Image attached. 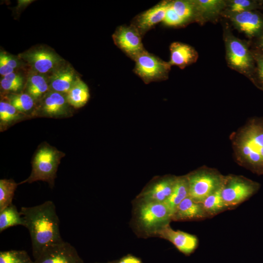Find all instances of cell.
I'll list each match as a JSON object with an SVG mask.
<instances>
[{
	"label": "cell",
	"mask_w": 263,
	"mask_h": 263,
	"mask_svg": "<svg viewBox=\"0 0 263 263\" xmlns=\"http://www.w3.org/2000/svg\"><path fill=\"white\" fill-rule=\"evenodd\" d=\"M19 212L30 233L35 260L47 247L63 241L59 230V218L53 201H47L33 207H23Z\"/></svg>",
	"instance_id": "obj_1"
},
{
	"label": "cell",
	"mask_w": 263,
	"mask_h": 263,
	"mask_svg": "<svg viewBox=\"0 0 263 263\" xmlns=\"http://www.w3.org/2000/svg\"><path fill=\"white\" fill-rule=\"evenodd\" d=\"M234 146L242 166L263 175V119L250 120L236 134Z\"/></svg>",
	"instance_id": "obj_2"
},
{
	"label": "cell",
	"mask_w": 263,
	"mask_h": 263,
	"mask_svg": "<svg viewBox=\"0 0 263 263\" xmlns=\"http://www.w3.org/2000/svg\"><path fill=\"white\" fill-rule=\"evenodd\" d=\"M133 211L135 229L145 237H157L172 221V212L165 203L135 201Z\"/></svg>",
	"instance_id": "obj_3"
},
{
	"label": "cell",
	"mask_w": 263,
	"mask_h": 263,
	"mask_svg": "<svg viewBox=\"0 0 263 263\" xmlns=\"http://www.w3.org/2000/svg\"><path fill=\"white\" fill-rule=\"evenodd\" d=\"M65 155L64 152L47 143L40 145L34 154L30 175L19 185L42 181L53 188L58 166Z\"/></svg>",
	"instance_id": "obj_4"
},
{
	"label": "cell",
	"mask_w": 263,
	"mask_h": 263,
	"mask_svg": "<svg viewBox=\"0 0 263 263\" xmlns=\"http://www.w3.org/2000/svg\"><path fill=\"white\" fill-rule=\"evenodd\" d=\"M260 188V185L243 176L228 175L224 177L221 187L224 204L229 209L249 199Z\"/></svg>",
	"instance_id": "obj_5"
},
{
	"label": "cell",
	"mask_w": 263,
	"mask_h": 263,
	"mask_svg": "<svg viewBox=\"0 0 263 263\" xmlns=\"http://www.w3.org/2000/svg\"><path fill=\"white\" fill-rule=\"evenodd\" d=\"M223 176L210 169H200L188 175V196L198 203L221 187Z\"/></svg>",
	"instance_id": "obj_6"
},
{
	"label": "cell",
	"mask_w": 263,
	"mask_h": 263,
	"mask_svg": "<svg viewBox=\"0 0 263 263\" xmlns=\"http://www.w3.org/2000/svg\"><path fill=\"white\" fill-rule=\"evenodd\" d=\"M133 72L145 84L165 80L169 77L171 65L147 50L134 60Z\"/></svg>",
	"instance_id": "obj_7"
},
{
	"label": "cell",
	"mask_w": 263,
	"mask_h": 263,
	"mask_svg": "<svg viewBox=\"0 0 263 263\" xmlns=\"http://www.w3.org/2000/svg\"><path fill=\"white\" fill-rule=\"evenodd\" d=\"M226 58L229 66L244 75H249L254 66V58L246 44L232 35L225 37Z\"/></svg>",
	"instance_id": "obj_8"
},
{
	"label": "cell",
	"mask_w": 263,
	"mask_h": 263,
	"mask_svg": "<svg viewBox=\"0 0 263 263\" xmlns=\"http://www.w3.org/2000/svg\"><path fill=\"white\" fill-rule=\"evenodd\" d=\"M142 37L131 25L118 26L112 35L114 44L133 61L146 50L142 41Z\"/></svg>",
	"instance_id": "obj_9"
},
{
	"label": "cell",
	"mask_w": 263,
	"mask_h": 263,
	"mask_svg": "<svg viewBox=\"0 0 263 263\" xmlns=\"http://www.w3.org/2000/svg\"><path fill=\"white\" fill-rule=\"evenodd\" d=\"M66 94L49 91L41 98L33 115L50 118L68 117L72 115Z\"/></svg>",
	"instance_id": "obj_10"
},
{
	"label": "cell",
	"mask_w": 263,
	"mask_h": 263,
	"mask_svg": "<svg viewBox=\"0 0 263 263\" xmlns=\"http://www.w3.org/2000/svg\"><path fill=\"white\" fill-rule=\"evenodd\" d=\"M19 56L35 71L40 74L54 71L63 60L52 50L42 48L28 50Z\"/></svg>",
	"instance_id": "obj_11"
},
{
	"label": "cell",
	"mask_w": 263,
	"mask_h": 263,
	"mask_svg": "<svg viewBox=\"0 0 263 263\" xmlns=\"http://www.w3.org/2000/svg\"><path fill=\"white\" fill-rule=\"evenodd\" d=\"M34 263H84L76 249L68 242L54 244L47 247Z\"/></svg>",
	"instance_id": "obj_12"
},
{
	"label": "cell",
	"mask_w": 263,
	"mask_h": 263,
	"mask_svg": "<svg viewBox=\"0 0 263 263\" xmlns=\"http://www.w3.org/2000/svg\"><path fill=\"white\" fill-rule=\"evenodd\" d=\"M170 0H163L150 9L136 15L132 20L131 25L135 28L143 37L147 32L165 18Z\"/></svg>",
	"instance_id": "obj_13"
},
{
	"label": "cell",
	"mask_w": 263,
	"mask_h": 263,
	"mask_svg": "<svg viewBox=\"0 0 263 263\" xmlns=\"http://www.w3.org/2000/svg\"><path fill=\"white\" fill-rule=\"evenodd\" d=\"M176 178L168 176L153 182L138 195L136 201L165 203L172 191Z\"/></svg>",
	"instance_id": "obj_14"
},
{
	"label": "cell",
	"mask_w": 263,
	"mask_h": 263,
	"mask_svg": "<svg viewBox=\"0 0 263 263\" xmlns=\"http://www.w3.org/2000/svg\"><path fill=\"white\" fill-rule=\"evenodd\" d=\"M227 14L236 28L248 37L260 35L263 31V17L257 12L252 10Z\"/></svg>",
	"instance_id": "obj_15"
},
{
	"label": "cell",
	"mask_w": 263,
	"mask_h": 263,
	"mask_svg": "<svg viewBox=\"0 0 263 263\" xmlns=\"http://www.w3.org/2000/svg\"><path fill=\"white\" fill-rule=\"evenodd\" d=\"M171 242L175 247L186 256H189L197 248L198 240L195 235L172 229L170 225L160 231L157 236Z\"/></svg>",
	"instance_id": "obj_16"
},
{
	"label": "cell",
	"mask_w": 263,
	"mask_h": 263,
	"mask_svg": "<svg viewBox=\"0 0 263 263\" xmlns=\"http://www.w3.org/2000/svg\"><path fill=\"white\" fill-rule=\"evenodd\" d=\"M209 218L200 203L188 196L177 206L172 215V221L202 220Z\"/></svg>",
	"instance_id": "obj_17"
},
{
	"label": "cell",
	"mask_w": 263,
	"mask_h": 263,
	"mask_svg": "<svg viewBox=\"0 0 263 263\" xmlns=\"http://www.w3.org/2000/svg\"><path fill=\"white\" fill-rule=\"evenodd\" d=\"M169 64L184 69L187 66L195 62L198 55L195 49L190 45L180 42H173L169 47Z\"/></svg>",
	"instance_id": "obj_18"
},
{
	"label": "cell",
	"mask_w": 263,
	"mask_h": 263,
	"mask_svg": "<svg viewBox=\"0 0 263 263\" xmlns=\"http://www.w3.org/2000/svg\"><path fill=\"white\" fill-rule=\"evenodd\" d=\"M78 77L69 66L55 70L50 79V91L66 94Z\"/></svg>",
	"instance_id": "obj_19"
},
{
	"label": "cell",
	"mask_w": 263,
	"mask_h": 263,
	"mask_svg": "<svg viewBox=\"0 0 263 263\" xmlns=\"http://www.w3.org/2000/svg\"><path fill=\"white\" fill-rule=\"evenodd\" d=\"M196 12V20L206 21L217 17L225 6L221 0H192Z\"/></svg>",
	"instance_id": "obj_20"
},
{
	"label": "cell",
	"mask_w": 263,
	"mask_h": 263,
	"mask_svg": "<svg viewBox=\"0 0 263 263\" xmlns=\"http://www.w3.org/2000/svg\"><path fill=\"white\" fill-rule=\"evenodd\" d=\"M89 98L90 93L88 86L78 77L66 94L68 103L75 108H80L87 103Z\"/></svg>",
	"instance_id": "obj_21"
},
{
	"label": "cell",
	"mask_w": 263,
	"mask_h": 263,
	"mask_svg": "<svg viewBox=\"0 0 263 263\" xmlns=\"http://www.w3.org/2000/svg\"><path fill=\"white\" fill-rule=\"evenodd\" d=\"M188 196V185L187 176L177 177L172 191L165 203L173 214L180 203Z\"/></svg>",
	"instance_id": "obj_22"
},
{
	"label": "cell",
	"mask_w": 263,
	"mask_h": 263,
	"mask_svg": "<svg viewBox=\"0 0 263 263\" xmlns=\"http://www.w3.org/2000/svg\"><path fill=\"white\" fill-rule=\"evenodd\" d=\"M26 114L18 111L8 102H0V131L22 119H25Z\"/></svg>",
	"instance_id": "obj_23"
},
{
	"label": "cell",
	"mask_w": 263,
	"mask_h": 263,
	"mask_svg": "<svg viewBox=\"0 0 263 263\" xmlns=\"http://www.w3.org/2000/svg\"><path fill=\"white\" fill-rule=\"evenodd\" d=\"M50 90L47 80L40 74H34L28 78L26 83L27 94L34 100L42 98Z\"/></svg>",
	"instance_id": "obj_24"
},
{
	"label": "cell",
	"mask_w": 263,
	"mask_h": 263,
	"mask_svg": "<svg viewBox=\"0 0 263 263\" xmlns=\"http://www.w3.org/2000/svg\"><path fill=\"white\" fill-rule=\"evenodd\" d=\"M16 225L25 226V222L20 212L13 204L0 211V232Z\"/></svg>",
	"instance_id": "obj_25"
},
{
	"label": "cell",
	"mask_w": 263,
	"mask_h": 263,
	"mask_svg": "<svg viewBox=\"0 0 263 263\" xmlns=\"http://www.w3.org/2000/svg\"><path fill=\"white\" fill-rule=\"evenodd\" d=\"M200 203L208 217L227 209L222 197L221 188L207 196Z\"/></svg>",
	"instance_id": "obj_26"
},
{
	"label": "cell",
	"mask_w": 263,
	"mask_h": 263,
	"mask_svg": "<svg viewBox=\"0 0 263 263\" xmlns=\"http://www.w3.org/2000/svg\"><path fill=\"white\" fill-rule=\"evenodd\" d=\"M170 5L186 24L196 20V12L192 0H170Z\"/></svg>",
	"instance_id": "obj_27"
},
{
	"label": "cell",
	"mask_w": 263,
	"mask_h": 263,
	"mask_svg": "<svg viewBox=\"0 0 263 263\" xmlns=\"http://www.w3.org/2000/svg\"><path fill=\"white\" fill-rule=\"evenodd\" d=\"M19 183L12 179L0 180V211L12 204L15 191Z\"/></svg>",
	"instance_id": "obj_28"
},
{
	"label": "cell",
	"mask_w": 263,
	"mask_h": 263,
	"mask_svg": "<svg viewBox=\"0 0 263 263\" xmlns=\"http://www.w3.org/2000/svg\"><path fill=\"white\" fill-rule=\"evenodd\" d=\"M7 100L18 111L25 114L32 110L35 104L34 99L27 93L10 94Z\"/></svg>",
	"instance_id": "obj_29"
},
{
	"label": "cell",
	"mask_w": 263,
	"mask_h": 263,
	"mask_svg": "<svg viewBox=\"0 0 263 263\" xmlns=\"http://www.w3.org/2000/svg\"><path fill=\"white\" fill-rule=\"evenodd\" d=\"M0 263H34L25 250H11L0 252Z\"/></svg>",
	"instance_id": "obj_30"
},
{
	"label": "cell",
	"mask_w": 263,
	"mask_h": 263,
	"mask_svg": "<svg viewBox=\"0 0 263 263\" xmlns=\"http://www.w3.org/2000/svg\"><path fill=\"white\" fill-rule=\"evenodd\" d=\"M258 1L249 0H232L229 1L227 6L230 13H238L244 11H252L258 8Z\"/></svg>",
	"instance_id": "obj_31"
},
{
	"label": "cell",
	"mask_w": 263,
	"mask_h": 263,
	"mask_svg": "<svg viewBox=\"0 0 263 263\" xmlns=\"http://www.w3.org/2000/svg\"><path fill=\"white\" fill-rule=\"evenodd\" d=\"M19 65L17 58L2 52L0 53V74L5 75L14 72V71Z\"/></svg>",
	"instance_id": "obj_32"
},
{
	"label": "cell",
	"mask_w": 263,
	"mask_h": 263,
	"mask_svg": "<svg viewBox=\"0 0 263 263\" xmlns=\"http://www.w3.org/2000/svg\"><path fill=\"white\" fill-rule=\"evenodd\" d=\"M162 23L164 26L172 27H182L186 25L184 20L176 14L171 6L170 0Z\"/></svg>",
	"instance_id": "obj_33"
},
{
	"label": "cell",
	"mask_w": 263,
	"mask_h": 263,
	"mask_svg": "<svg viewBox=\"0 0 263 263\" xmlns=\"http://www.w3.org/2000/svg\"><path fill=\"white\" fill-rule=\"evenodd\" d=\"M22 84L7 80L4 78L0 80V87L3 90L8 92H17L23 87Z\"/></svg>",
	"instance_id": "obj_34"
},
{
	"label": "cell",
	"mask_w": 263,
	"mask_h": 263,
	"mask_svg": "<svg viewBox=\"0 0 263 263\" xmlns=\"http://www.w3.org/2000/svg\"><path fill=\"white\" fill-rule=\"evenodd\" d=\"M253 56L257 65L258 78L263 85V55L256 53Z\"/></svg>",
	"instance_id": "obj_35"
},
{
	"label": "cell",
	"mask_w": 263,
	"mask_h": 263,
	"mask_svg": "<svg viewBox=\"0 0 263 263\" xmlns=\"http://www.w3.org/2000/svg\"><path fill=\"white\" fill-rule=\"evenodd\" d=\"M116 263H142L138 258L132 255H127L123 257L119 260L116 261Z\"/></svg>",
	"instance_id": "obj_36"
},
{
	"label": "cell",
	"mask_w": 263,
	"mask_h": 263,
	"mask_svg": "<svg viewBox=\"0 0 263 263\" xmlns=\"http://www.w3.org/2000/svg\"><path fill=\"white\" fill-rule=\"evenodd\" d=\"M4 79L14 82L23 84L22 77L14 72L9 74L3 77Z\"/></svg>",
	"instance_id": "obj_37"
},
{
	"label": "cell",
	"mask_w": 263,
	"mask_h": 263,
	"mask_svg": "<svg viewBox=\"0 0 263 263\" xmlns=\"http://www.w3.org/2000/svg\"><path fill=\"white\" fill-rule=\"evenodd\" d=\"M258 45L260 49L262 52V55H263V31L260 34V37L259 38Z\"/></svg>",
	"instance_id": "obj_38"
},
{
	"label": "cell",
	"mask_w": 263,
	"mask_h": 263,
	"mask_svg": "<svg viewBox=\"0 0 263 263\" xmlns=\"http://www.w3.org/2000/svg\"><path fill=\"white\" fill-rule=\"evenodd\" d=\"M105 263H116V261H111V262Z\"/></svg>",
	"instance_id": "obj_39"
}]
</instances>
